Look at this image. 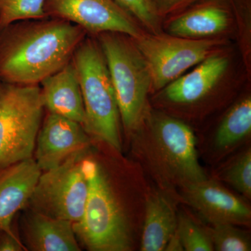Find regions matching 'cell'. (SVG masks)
<instances>
[{"mask_svg": "<svg viewBox=\"0 0 251 251\" xmlns=\"http://www.w3.org/2000/svg\"><path fill=\"white\" fill-rule=\"evenodd\" d=\"M87 32L54 18L27 20L0 29V82L39 85L71 62Z\"/></svg>", "mask_w": 251, "mask_h": 251, "instance_id": "cell-1", "label": "cell"}, {"mask_svg": "<svg viewBox=\"0 0 251 251\" xmlns=\"http://www.w3.org/2000/svg\"><path fill=\"white\" fill-rule=\"evenodd\" d=\"M133 134L135 150L162 184L182 188L207 179L198 161L194 133L184 122L148 111Z\"/></svg>", "mask_w": 251, "mask_h": 251, "instance_id": "cell-2", "label": "cell"}, {"mask_svg": "<svg viewBox=\"0 0 251 251\" xmlns=\"http://www.w3.org/2000/svg\"><path fill=\"white\" fill-rule=\"evenodd\" d=\"M82 169L88 182L83 214L74 224L77 239L90 251H128L133 237L128 216L102 167L84 158Z\"/></svg>", "mask_w": 251, "mask_h": 251, "instance_id": "cell-3", "label": "cell"}, {"mask_svg": "<svg viewBox=\"0 0 251 251\" xmlns=\"http://www.w3.org/2000/svg\"><path fill=\"white\" fill-rule=\"evenodd\" d=\"M72 61L76 69L85 107L83 127L90 137L120 151V110L106 61L98 41L87 35Z\"/></svg>", "mask_w": 251, "mask_h": 251, "instance_id": "cell-4", "label": "cell"}, {"mask_svg": "<svg viewBox=\"0 0 251 251\" xmlns=\"http://www.w3.org/2000/svg\"><path fill=\"white\" fill-rule=\"evenodd\" d=\"M96 39L106 61L122 125L133 134L148 113L151 76L148 64L130 36L103 32Z\"/></svg>", "mask_w": 251, "mask_h": 251, "instance_id": "cell-5", "label": "cell"}, {"mask_svg": "<svg viewBox=\"0 0 251 251\" xmlns=\"http://www.w3.org/2000/svg\"><path fill=\"white\" fill-rule=\"evenodd\" d=\"M44 110L40 86L0 82V170L32 158Z\"/></svg>", "mask_w": 251, "mask_h": 251, "instance_id": "cell-6", "label": "cell"}, {"mask_svg": "<svg viewBox=\"0 0 251 251\" xmlns=\"http://www.w3.org/2000/svg\"><path fill=\"white\" fill-rule=\"evenodd\" d=\"M85 153L68 158L60 166L42 172L28 204L31 211L50 217L78 222L88 195L82 161Z\"/></svg>", "mask_w": 251, "mask_h": 251, "instance_id": "cell-7", "label": "cell"}, {"mask_svg": "<svg viewBox=\"0 0 251 251\" xmlns=\"http://www.w3.org/2000/svg\"><path fill=\"white\" fill-rule=\"evenodd\" d=\"M133 39L148 64L154 91L161 90L196 67L221 44L216 39H186L161 33H143Z\"/></svg>", "mask_w": 251, "mask_h": 251, "instance_id": "cell-8", "label": "cell"}, {"mask_svg": "<svg viewBox=\"0 0 251 251\" xmlns=\"http://www.w3.org/2000/svg\"><path fill=\"white\" fill-rule=\"evenodd\" d=\"M46 17L80 26L87 35L116 32L135 39L143 34L138 22L114 0H46Z\"/></svg>", "mask_w": 251, "mask_h": 251, "instance_id": "cell-9", "label": "cell"}, {"mask_svg": "<svg viewBox=\"0 0 251 251\" xmlns=\"http://www.w3.org/2000/svg\"><path fill=\"white\" fill-rule=\"evenodd\" d=\"M90 141L81 124L49 112L36 138L34 161L41 171H50L74 155L86 153Z\"/></svg>", "mask_w": 251, "mask_h": 251, "instance_id": "cell-10", "label": "cell"}, {"mask_svg": "<svg viewBox=\"0 0 251 251\" xmlns=\"http://www.w3.org/2000/svg\"><path fill=\"white\" fill-rule=\"evenodd\" d=\"M181 189L185 201L211 225L250 226L251 208L215 181L206 179Z\"/></svg>", "mask_w": 251, "mask_h": 251, "instance_id": "cell-11", "label": "cell"}, {"mask_svg": "<svg viewBox=\"0 0 251 251\" xmlns=\"http://www.w3.org/2000/svg\"><path fill=\"white\" fill-rule=\"evenodd\" d=\"M226 54L214 52L193 70L162 89L167 101L175 105H191L205 98L222 81L228 70Z\"/></svg>", "mask_w": 251, "mask_h": 251, "instance_id": "cell-12", "label": "cell"}, {"mask_svg": "<svg viewBox=\"0 0 251 251\" xmlns=\"http://www.w3.org/2000/svg\"><path fill=\"white\" fill-rule=\"evenodd\" d=\"M41 173L33 158L0 170V232L14 233L13 219L28 204Z\"/></svg>", "mask_w": 251, "mask_h": 251, "instance_id": "cell-13", "label": "cell"}, {"mask_svg": "<svg viewBox=\"0 0 251 251\" xmlns=\"http://www.w3.org/2000/svg\"><path fill=\"white\" fill-rule=\"evenodd\" d=\"M39 86L44 108L48 112L83 126L85 107L76 69L72 60L44 79Z\"/></svg>", "mask_w": 251, "mask_h": 251, "instance_id": "cell-14", "label": "cell"}, {"mask_svg": "<svg viewBox=\"0 0 251 251\" xmlns=\"http://www.w3.org/2000/svg\"><path fill=\"white\" fill-rule=\"evenodd\" d=\"M23 233L27 251H79L74 223L31 211L24 223Z\"/></svg>", "mask_w": 251, "mask_h": 251, "instance_id": "cell-15", "label": "cell"}, {"mask_svg": "<svg viewBox=\"0 0 251 251\" xmlns=\"http://www.w3.org/2000/svg\"><path fill=\"white\" fill-rule=\"evenodd\" d=\"M178 216L171 198L165 193L149 195L142 232L140 251H162L177 227Z\"/></svg>", "mask_w": 251, "mask_h": 251, "instance_id": "cell-16", "label": "cell"}, {"mask_svg": "<svg viewBox=\"0 0 251 251\" xmlns=\"http://www.w3.org/2000/svg\"><path fill=\"white\" fill-rule=\"evenodd\" d=\"M229 22L228 12L224 7L206 4L175 18L168 25V31L186 39H209L227 30Z\"/></svg>", "mask_w": 251, "mask_h": 251, "instance_id": "cell-17", "label": "cell"}, {"mask_svg": "<svg viewBox=\"0 0 251 251\" xmlns=\"http://www.w3.org/2000/svg\"><path fill=\"white\" fill-rule=\"evenodd\" d=\"M251 133V99L246 97L234 105L220 124L215 135L216 148L226 151Z\"/></svg>", "mask_w": 251, "mask_h": 251, "instance_id": "cell-18", "label": "cell"}, {"mask_svg": "<svg viewBox=\"0 0 251 251\" xmlns=\"http://www.w3.org/2000/svg\"><path fill=\"white\" fill-rule=\"evenodd\" d=\"M46 0H0V29L11 23L46 17Z\"/></svg>", "mask_w": 251, "mask_h": 251, "instance_id": "cell-19", "label": "cell"}, {"mask_svg": "<svg viewBox=\"0 0 251 251\" xmlns=\"http://www.w3.org/2000/svg\"><path fill=\"white\" fill-rule=\"evenodd\" d=\"M214 251H250L251 243L247 233L229 224H213L208 229Z\"/></svg>", "mask_w": 251, "mask_h": 251, "instance_id": "cell-20", "label": "cell"}, {"mask_svg": "<svg viewBox=\"0 0 251 251\" xmlns=\"http://www.w3.org/2000/svg\"><path fill=\"white\" fill-rule=\"evenodd\" d=\"M176 231L184 251H214L208 229L203 228L187 215L178 216Z\"/></svg>", "mask_w": 251, "mask_h": 251, "instance_id": "cell-21", "label": "cell"}, {"mask_svg": "<svg viewBox=\"0 0 251 251\" xmlns=\"http://www.w3.org/2000/svg\"><path fill=\"white\" fill-rule=\"evenodd\" d=\"M224 179L226 182L242 193L251 198V151L246 150L236 158L225 171Z\"/></svg>", "mask_w": 251, "mask_h": 251, "instance_id": "cell-22", "label": "cell"}, {"mask_svg": "<svg viewBox=\"0 0 251 251\" xmlns=\"http://www.w3.org/2000/svg\"><path fill=\"white\" fill-rule=\"evenodd\" d=\"M150 33H160L161 17L151 0H114Z\"/></svg>", "mask_w": 251, "mask_h": 251, "instance_id": "cell-23", "label": "cell"}, {"mask_svg": "<svg viewBox=\"0 0 251 251\" xmlns=\"http://www.w3.org/2000/svg\"><path fill=\"white\" fill-rule=\"evenodd\" d=\"M205 0H151L160 17L178 13Z\"/></svg>", "mask_w": 251, "mask_h": 251, "instance_id": "cell-24", "label": "cell"}, {"mask_svg": "<svg viewBox=\"0 0 251 251\" xmlns=\"http://www.w3.org/2000/svg\"><path fill=\"white\" fill-rule=\"evenodd\" d=\"M27 251V248L14 233L0 232V251Z\"/></svg>", "mask_w": 251, "mask_h": 251, "instance_id": "cell-25", "label": "cell"}, {"mask_svg": "<svg viewBox=\"0 0 251 251\" xmlns=\"http://www.w3.org/2000/svg\"><path fill=\"white\" fill-rule=\"evenodd\" d=\"M166 251H183L184 248H183L182 244H181V239L178 234L177 231L175 230L174 233L172 234L171 238L167 243L166 247L165 248Z\"/></svg>", "mask_w": 251, "mask_h": 251, "instance_id": "cell-26", "label": "cell"}]
</instances>
